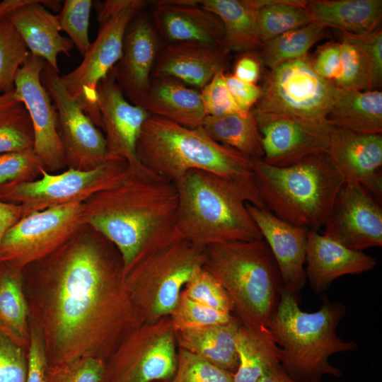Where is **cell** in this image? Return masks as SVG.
Returning a JSON list of instances; mask_svg holds the SVG:
<instances>
[{"label": "cell", "mask_w": 382, "mask_h": 382, "mask_svg": "<svg viewBox=\"0 0 382 382\" xmlns=\"http://www.w3.org/2000/svg\"><path fill=\"white\" fill-rule=\"evenodd\" d=\"M30 321L49 366L91 356L106 361L145 323L124 282L121 255L84 224L53 253L23 269Z\"/></svg>", "instance_id": "1"}, {"label": "cell", "mask_w": 382, "mask_h": 382, "mask_svg": "<svg viewBox=\"0 0 382 382\" xmlns=\"http://www.w3.org/2000/svg\"><path fill=\"white\" fill-rule=\"evenodd\" d=\"M176 186L146 168L129 166L110 187L83 202L82 221L112 242L125 274L156 250L181 239Z\"/></svg>", "instance_id": "2"}, {"label": "cell", "mask_w": 382, "mask_h": 382, "mask_svg": "<svg viewBox=\"0 0 382 382\" xmlns=\"http://www.w3.org/2000/svg\"><path fill=\"white\" fill-rule=\"evenodd\" d=\"M181 238L205 248L216 243L263 238L247 209L265 208L253 177H224L191 170L175 183Z\"/></svg>", "instance_id": "3"}, {"label": "cell", "mask_w": 382, "mask_h": 382, "mask_svg": "<svg viewBox=\"0 0 382 382\" xmlns=\"http://www.w3.org/2000/svg\"><path fill=\"white\" fill-rule=\"evenodd\" d=\"M347 313L339 301L325 300L314 312L302 311L299 298L282 289L268 328L279 347L280 364L296 382H321L323 377H339L342 371L329 362L336 353L355 351L354 341H345L337 328Z\"/></svg>", "instance_id": "4"}, {"label": "cell", "mask_w": 382, "mask_h": 382, "mask_svg": "<svg viewBox=\"0 0 382 382\" xmlns=\"http://www.w3.org/2000/svg\"><path fill=\"white\" fill-rule=\"evenodd\" d=\"M253 179L265 208L290 224L324 226L345 178L328 153L277 167L255 161Z\"/></svg>", "instance_id": "5"}, {"label": "cell", "mask_w": 382, "mask_h": 382, "mask_svg": "<svg viewBox=\"0 0 382 382\" xmlns=\"http://www.w3.org/2000/svg\"><path fill=\"white\" fill-rule=\"evenodd\" d=\"M138 161L158 176L175 183L191 170L224 177H253L254 162L213 140L200 127L189 128L149 115L136 146Z\"/></svg>", "instance_id": "6"}, {"label": "cell", "mask_w": 382, "mask_h": 382, "mask_svg": "<svg viewBox=\"0 0 382 382\" xmlns=\"http://www.w3.org/2000/svg\"><path fill=\"white\" fill-rule=\"evenodd\" d=\"M204 267L227 292L241 323L268 327L283 289L277 263L263 239L204 248Z\"/></svg>", "instance_id": "7"}, {"label": "cell", "mask_w": 382, "mask_h": 382, "mask_svg": "<svg viewBox=\"0 0 382 382\" xmlns=\"http://www.w3.org/2000/svg\"><path fill=\"white\" fill-rule=\"evenodd\" d=\"M204 259V248L181 238L146 255L125 274L126 290L145 323L170 315Z\"/></svg>", "instance_id": "8"}, {"label": "cell", "mask_w": 382, "mask_h": 382, "mask_svg": "<svg viewBox=\"0 0 382 382\" xmlns=\"http://www.w3.org/2000/svg\"><path fill=\"white\" fill-rule=\"evenodd\" d=\"M254 114L271 113L327 120L339 88L320 77L308 55L267 73Z\"/></svg>", "instance_id": "9"}, {"label": "cell", "mask_w": 382, "mask_h": 382, "mask_svg": "<svg viewBox=\"0 0 382 382\" xmlns=\"http://www.w3.org/2000/svg\"><path fill=\"white\" fill-rule=\"evenodd\" d=\"M127 167L126 160L118 158L108 159L91 170L68 168L54 174L42 168L35 180L1 187L0 200L21 204L23 217L53 207L83 202L117 181Z\"/></svg>", "instance_id": "10"}, {"label": "cell", "mask_w": 382, "mask_h": 382, "mask_svg": "<svg viewBox=\"0 0 382 382\" xmlns=\"http://www.w3.org/2000/svg\"><path fill=\"white\" fill-rule=\"evenodd\" d=\"M178 346L169 316L144 323L105 361L103 382L168 381L177 367Z\"/></svg>", "instance_id": "11"}, {"label": "cell", "mask_w": 382, "mask_h": 382, "mask_svg": "<svg viewBox=\"0 0 382 382\" xmlns=\"http://www.w3.org/2000/svg\"><path fill=\"white\" fill-rule=\"evenodd\" d=\"M83 202L50 207L21 218L4 236L0 263L20 269L53 253L84 225Z\"/></svg>", "instance_id": "12"}, {"label": "cell", "mask_w": 382, "mask_h": 382, "mask_svg": "<svg viewBox=\"0 0 382 382\" xmlns=\"http://www.w3.org/2000/svg\"><path fill=\"white\" fill-rule=\"evenodd\" d=\"M147 4L146 1L133 0L126 9L100 25L96 38L83 56L81 64L60 76L67 91L100 129L103 125L97 106L98 86L120 59L124 35L129 22Z\"/></svg>", "instance_id": "13"}, {"label": "cell", "mask_w": 382, "mask_h": 382, "mask_svg": "<svg viewBox=\"0 0 382 382\" xmlns=\"http://www.w3.org/2000/svg\"><path fill=\"white\" fill-rule=\"evenodd\" d=\"M41 81L57 109L66 166L91 170L102 165L108 160L105 136L67 91L59 71L45 62Z\"/></svg>", "instance_id": "14"}, {"label": "cell", "mask_w": 382, "mask_h": 382, "mask_svg": "<svg viewBox=\"0 0 382 382\" xmlns=\"http://www.w3.org/2000/svg\"><path fill=\"white\" fill-rule=\"evenodd\" d=\"M44 65L43 59L30 53L16 74L13 91L32 123L33 151L43 168L53 173L64 168L66 163L57 109L41 81Z\"/></svg>", "instance_id": "15"}, {"label": "cell", "mask_w": 382, "mask_h": 382, "mask_svg": "<svg viewBox=\"0 0 382 382\" xmlns=\"http://www.w3.org/2000/svg\"><path fill=\"white\" fill-rule=\"evenodd\" d=\"M254 115L262 136V160L267 164L285 167L309 156L328 152L334 127L328 120L271 113Z\"/></svg>", "instance_id": "16"}, {"label": "cell", "mask_w": 382, "mask_h": 382, "mask_svg": "<svg viewBox=\"0 0 382 382\" xmlns=\"http://www.w3.org/2000/svg\"><path fill=\"white\" fill-rule=\"evenodd\" d=\"M323 236L356 251L382 245V209L357 182L339 190Z\"/></svg>", "instance_id": "17"}, {"label": "cell", "mask_w": 382, "mask_h": 382, "mask_svg": "<svg viewBox=\"0 0 382 382\" xmlns=\"http://www.w3.org/2000/svg\"><path fill=\"white\" fill-rule=\"evenodd\" d=\"M97 106L105 132L107 159L122 158L129 166L139 164L137 143L150 115L125 98L112 69L98 86Z\"/></svg>", "instance_id": "18"}, {"label": "cell", "mask_w": 382, "mask_h": 382, "mask_svg": "<svg viewBox=\"0 0 382 382\" xmlns=\"http://www.w3.org/2000/svg\"><path fill=\"white\" fill-rule=\"evenodd\" d=\"M159 52L158 35L142 11L127 25L122 57L112 68L117 85L131 103L139 105L146 96Z\"/></svg>", "instance_id": "19"}, {"label": "cell", "mask_w": 382, "mask_h": 382, "mask_svg": "<svg viewBox=\"0 0 382 382\" xmlns=\"http://www.w3.org/2000/svg\"><path fill=\"white\" fill-rule=\"evenodd\" d=\"M247 209L277 263L283 289L298 297L306 282L304 265L308 230L284 221L267 208L248 203Z\"/></svg>", "instance_id": "20"}, {"label": "cell", "mask_w": 382, "mask_h": 382, "mask_svg": "<svg viewBox=\"0 0 382 382\" xmlns=\"http://www.w3.org/2000/svg\"><path fill=\"white\" fill-rule=\"evenodd\" d=\"M328 154L345 182H357L382 196V134H360L335 127Z\"/></svg>", "instance_id": "21"}, {"label": "cell", "mask_w": 382, "mask_h": 382, "mask_svg": "<svg viewBox=\"0 0 382 382\" xmlns=\"http://www.w3.org/2000/svg\"><path fill=\"white\" fill-rule=\"evenodd\" d=\"M151 13L158 36L168 44L191 41L222 45L221 21L215 14L197 5L196 0L153 1Z\"/></svg>", "instance_id": "22"}, {"label": "cell", "mask_w": 382, "mask_h": 382, "mask_svg": "<svg viewBox=\"0 0 382 382\" xmlns=\"http://www.w3.org/2000/svg\"><path fill=\"white\" fill-rule=\"evenodd\" d=\"M47 8L61 9L59 1L24 0L6 14L16 28L30 53L41 58L57 71L58 55H70L74 45L63 37L56 18Z\"/></svg>", "instance_id": "23"}, {"label": "cell", "mask_w": 382, "mask_h": 382, "mask_svg": "<svg viewBox=\"0 0 382 382\" xmlns=\"http://www.w3.org/2000/svg\"><path fill=\"white\" fill-rule=\"evenodd\" d=\"M228 53L221 46L201 42L168 44L160 51L153 78H170L203 88L219 71H225Z\"/></svg>", "instance_id": "24"}, {"label": "cell", "mask_w": 382, "mask_h": 382, "mask_svg": "<svg viewBox=\"0 0 382 382\" xmlns=\"http://www.w3.org/2000/svg\"><path fill=\"white\" fill-rule=\"evenodd\" d=\"M376 258L363 251L351 250L318 231L308 230L306 245V278L317 294L329 289L336 279L368 272Z\"/></svg>", "instance_id": "25"}, {"label": "cell", "mask_w": 382, "mask_h": 382, "mask_svg": "<svg viewBox=\"0 0 382 382\" xmlns=\"http://www.w3.org/2000/svg\"><path fill=\"white\" fill-rule=\"evenodd\" d=\"M150 115L163 117L189 128H198L207 117L200 93L170 78H151L138 105Z\"/></svg>", "instance_id": "26"}, {"label": "cell", "mask_w": 382, "mask_h": 382, "mask_svg": "<svg viewBox=\"0 0 382 382\" xmlns=\"http://www.w3.org/2000/svg\"><path fill=\"white\" fill-rule=\"evenodd\" d=\"M312 22L341 32L362 35L379 28L382 20L381 0L307 1Z\"/></svg>", "instance_id": "27"}, {"label": "cell", "mask_w": 382, "mask_h": 382, "mask_svg": "<svg viewBox=\"0 0 382 382\" xmlns=\"http://www.w3.org/2000/svg\"><path fill=\"white\" fill-rule=\"evenodd\" d=\"M241 320L175 331L178 348L195 354L235 374L238 367L236 337Z\"/></svg>", "instance_id": "28"}, {"label": "cell", "mask_w": 382, "mask_h": 382, "mask_svg": "<svg viewBox=\"0 0 382 382\" xmlns=\"http://www.w3.org/2000/svg\"><path fill=\"white\" fill-rule=\"evenodd\" d=\"M196 2L221 21L224 28L221 47L226 52H255L262 47L257 28V10L250 0H196Z\"/></svg>", "instance_id": "29"}, {"label": "cell", "mask_w": 382, "mask_h": 382, "mask_svg": "<svg viewBox=\"0 0 382 382\" xmlns=\"http://www.w3.org/2000/svg\"><path fill=\"white\" fill-rule=\"evenodd\" d=\"M327 120L356 133L382 134V92L339 88Z\"/></svg>", "instance_id": "30"}, {"label": "cell", "mask_w": 382, "mask_h": 382, "mask_svg": "<svg viewBox=\"0 0 382 382\" xmlns=\"http://www.w3.org/2000/svg\"><path fill=\"white\" fill-rule=\"evenodd\" d=\"M0 331L28 349L30 312L24 288L23 270L0 263Z\"/></svg>", "instance_id": "31"}, {"label": "cell", "mask_w": 382, "mask_h": 382, "mask_svg": "<svg viewBox=\"0 0 382 382\" xmlns=\"http://www.w3.org/2000/svg\"><path fill=\"white\" fill-rule=\"evenodd\" d=\"M236 347L238 367L235 382H256L267 369L280 363L279 347L268 327L241 323Z\"/></svg>", "instance_id": "32"}, {"label": "cell", "mask_w": 382, "mask_h": 382, "mask_svg": "<svg viewBox=\"0 0 382 382\" xmlns=\"http://www.w3.org/2000/svg\"><path fill=\"white\" fill-rule=\"evenodd\" d=\"M201 127L217 143L253 161L263 158L262 136L252 111L223 116H207Z\"/></svg>", "instance_id": "33"}, {"label": "cell", "mask_w": 382, "mask_h": 382, "mask_svg": "<svg viewBox=\"0 0 382 382\" xmlns=\"http://www.w3.org/2000/svg\"><path fill=\"white\" fill-rule=\"evenodd\" d=\"M257 10L260 40L267 41L312 23L304 0H250Z\"/></svg>", "instance_id": "34"}, {"label": "cell", "mask_w": 382, "mask_h": 382, "mask_svg": "<svg viewBox=\"0 0 382 382\" xmlns=\"http://www.w3.org/2000/svg\"><path fill=\"white\" fill-rule=\"evenodd\" d=\"M22 2H0V94L13 91L16 74L30 54L20 33L6 16Z\"/></svg>", "instance_id": "35"}, {"label": "cell", "mask_w": 382, "mask_h": 382, "mask_svg": "<svg viewBox=\"0 0 382 382\" xmlns=\"http://www.w3.org/2000/svg\"><path fill=\"white\" fill-rule=\"evenodd\" d=\"M325 29L312 22L267 41L259 50L262 64L271 70L284 62L307 56L311 47L323 37Z\"/></svg>", "instance_id": "36"}, {"label": "cell", "mask_w": 382, "mask_h": 382, "mask_svg": "<svg viewBox=\"0 0 382 382\" xmlns=\"http://www.w3.org/2000/svg\"><path fill=\"white\" fill-rule=\"evenodd\" d=\"M340 70L333 83L335 86L344 90L378 89L381 84L377 80L367 55L357 45L345 37L340 42Z\"/></svg>", "instance_id": "37"}, {"label": "cell", "mask_w": 382, "mask_h": 382, "mask_svg": "<svg viewBox=\"0 0 382 382\" xmlns=\"http://www.w3.org/2000/svg\"><path fill=\"white\" fill-rule=\"evenodd\" d=\"M93 3L91 0H66L56 15L60 31L69 36L83 56L89 49V21Z\"/></svg>", "instance_id": "38"}, {"label": "cell", "mask_w": 382, "mask_h": 382, "mask_svg": "<svg viewBox=\"0 0 382 382\" xmlns=\"http://www.w3.org/2000/svg\"><path fill=\"white\" fill-rule=\"evenodd\" d=\"M175 331L224 324L233 316L198 303L182 291L178 303L169 316Z\"/></svg>", "instance_id": "39"}, {"label": "cell", "mask_w": 382, "mask_h": 382, "mask_svg": "<svg viewBox=\"0 0 382 382\" xmlns=\"http://www.w3.org/2000/svg\"><path fill=\"white\" fill-rule=\"evenodd\" d=\"M233 375L195 354L178 348L176 370L168 382H235Z\"/></svg>", "instance_id": "40"}, {"label": "cell", "mask_w": 382, "mask_h": 382, "mask_svg": "<svg viewBox=\"0 0 382 382\" xmlns=\"http://www.w3.org/2000/svg\"><path fill=\"white\" fill-rule=\"evenodd\" d=\"M182 291L190 299L210 308L234 312L233 303L226 290L204 267L191 277Z\"/></svg>", "instance_id": "41"}, {"label": "cell", "mask_w": 382, "mask_h": 382, "mask_svg": "<svg viewBox=\"0 0 382 382\" xmlns=\"http://www.w3.org/2000/svg\"><path fill=\"white\" fill-rule=\"evenodd\" d=\"M105 361L86 356L67 363L49 366L47 382H103Z\"/></svg>", "instance_id": "42"}, {"label": "cell", "mask_w": 382, "mask_h": 382, "mask_svg": "<svg viewBox=\"0 0 382 382\" xmlns=\"http://www.w3.org/2000/svg\"><path fill=\"white\" fill-rule=\"evenodd\" d=\"M42 165L33 150L0 155V188L40 176Z\"/></svg>", "instance_id": "43"}, {"label": "cell", "mask_w": 382, "mask_h": 382, "mask_svg": "<svg viewBox=\"0 0 382 382\" xmlns=\"http://www.w3.org/2000/svg\"><path fill=\"white\" fill-rule=\"evenodd\" d=\"M28 349L0 331V382H26Z\"/></svg>", "instance_id": "44"}, {"label": "cell", "mask_w": 382, "mask_h": 382, "mask_svg": "<svg viewBox=\"0 0 382 382\" xmlns=\"http://www.w3.org/2000/svg\"><path fill=\"white\" fill-rule=\"evenodd\" d=\"M225 76V71H219L199 92L207 116L248 113L242 111L235 103L227 87Z\"/></svg>", "instance_id": "45"}, {"label": "cell", "mask_w": 382, "mask_h": 382, "mask_svg": "<svg viewBox=\"0 0 382 382\" xmlns=\"http://www.w3.org/2000/svg\"><path fill=\"white\" fill-rule=\"evenodd\" d=\"M32 123L29 115L13 122L0 123V155L33 150Z\"/></svg>", "instance_id": "46"}, {"label": "cell", "mask_w": 382, "mask_h": 382, "mask_svg": "<svg viewBox=\"0 0 382 382\" xmlns=\"http://www.w3.org/2000/svg\"><path fill=\"white\" fill-rule=\"evenodd\" d=\"M28 369L26 382H47L49 363L42 336L30 321V340L28 348Z\"/></svg>", "instance_id": "47"}, {"label": "cell", "mask_w": 382, "mask_h": 382, "mask_svg": "<svg viewBox=\"0 0 382 382\" xmlns=\"http://www.w3.org/2000/svg\"><path fill=\"white\" fill-rule=\"evenodd\" d=\"M311 62L316 73L333 83L340 70V42H330L321 45Z\"/></svg>", "instance_id": "48"}, {"label": "cell", "mask_w": 382, "mask_h": 382, "mask_svg": "<svg viewBox=\"0 0 382 382\" xmlns=\"http://www.w3.org/2000/svg\"><path fill=\"white\" fill-rule=\"evenodd\" d=\"M342 33V37L357 45L369 58L378 82L382 83V31L379 28L374 32L353 35Z\"/></svg>", "instance_id": "49"}, {"label": "cell", "mask_w": 382, "mask_h": 382, "mask_svg": "<svg viewBox=\"0 0 382 382\" xmlns=\"http://www.w3.org/2000/svg\"><path fill=\"white\" fill-rule=\"evenodd\" d=\"M226 83L229 92L238 108L249 112L259 100L262 90L255 83L242 81L232 74H226Z\"/></svg>", "instance_id": "50"}, {"label": "cell", "mask_w": 382, "mask_h": 382, "mask_svg": "<svg viewBox=\"0 0 382 382\" xmlns=\"http://www.w3.org/2000/svg\"><path fill=\"white\" fill-rule=\"evenodd\" d=\"M243 54L236 62L232 75L242 81L255 83L260 76L261 61L255 52Z\"/></svg>", "instance_id": "51"}, {"label": "cell", "mask_w": 382, "mask_h": 382, "mask_svg": "<svg viewBox=\"0 0 382 382\" xmlns=\"http://www.w3.org/2000/svg\"><path fill=\"white\" fill-rule=\"evenodd\" d=\"M27 115L26 110L16 98L13 91L0 94V123L16 121Z\"/></svg>", "instance_id": "52"}, {"label": "cell", "mask_w": 382, "mask_h": 382, "mask_svg": "<svg viewBox=\"0 0 382 382\" xmlns=\"http://www.w3.org/2000/svg\"><path fill=\"white\" fill-rule=\"evenodd\" d=\"M132 2L133 0H106L97 2L95 4V9L99 25H101L117 16L129 6Z\"/></svg>", "instance_id": "53"}, {"label": "cell", "mask_w": 382, "mask_h": 382, "mask_svg": "<svg viewBox=\"0 0 382 382\" xmlns=\"http://www.w3.org/2000/svg\"><path fill=\"white\" fill-rule=\"evenodd\" d=\"M22 217L21 204L0 200V243L5 233Z\"/></svg>", "instance_id": "54"}, {"label": "cell", "mask_w": 382, "mask_h": 382, "mask_svg": "<svg viewBox=\"0 0 382 382\" xmlns=\"http://www.w3.org/2000/svg\"><path fill=\"white\" fill-rule=\"evenodd\" d=\"M256 382H296L292 379L280 363L267 369Z\"/></svg>", "instance_id": "55"}, {"label": "cell", "mask_w": 382, "mask_h": 382, "mask_svg": "<svg viewBox=\"0 0 382 382\" xmlns=\"http://www.w3.org/2000/svg\"><path fill=\"white\" fill-rule=\"evenodd\" d=\"M156 382H168V381H156Z\"/></svg>", "instance_id": "56"}]
</instances>
